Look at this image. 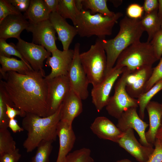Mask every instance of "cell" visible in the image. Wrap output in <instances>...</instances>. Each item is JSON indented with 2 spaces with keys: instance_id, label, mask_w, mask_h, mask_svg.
I'll return each mask as SVG.
<instances>
[{
  "instance_id": "7dc6e473",
  "label": "cell",
  "mask_w": 162,
  "mask_h": 162,
  "mask_svg": "<svg viewBox=\"0 0 162 162\" xmlns=\"http://www.w3.org/2000/svg\"><path fill=\"white\" fill-rule=\"evenodd\" d=\"M114 6L117 7L119 5L122 3V1L121 0H112L110 1Z\"/></svg>"
},
{
  "instance_id": "9a60e30c",
  "label": "cell",
  "mask_w": 162,
  "mask_h": 162,
  "mask_svg": "<svg viewBox=\"0 0 162 162\" xmlns=\"http://www.w3.org/2000/svg\"><path fill=\"white\" fill-rule=\"evenodd\" d=\"M117 143L139 162H146L154 149L152 146H144L139 142L131 128L124 132Z\"/></svg>"
},
{
  "instance_id": "277c9868",
  "label": "cell",
  "mask_w": 162,
  "mask_h": 162,
  "mask_svg": "<svg viewBox=\"0 0 162 162\" xmlns=\"http://www.w3.org/2000/svg\"><path fill=\"white\" fill-rule=\"evenodd\" d=\"M122 16V13L119 12L113 17L98 13L92 14L89 10L83 9L79 12L75 27L81 37L95 35L99 39H105L106 36L112 34L113 26Z\"/></svg>"
},
{
  "instance_id": "f35d334b",
  "label": "cell",
  "mask_w": 162,
  "mask_h": 162,
  "mask_svg": "<svg viewBox=\"0 0 162 162\" xmlns=\"http://www.w3.org/2000/svg\"><path fill=\"white\" fill-rule=\"evenodd\" d=\"M154 150L146 162H162V144L156 139Z\"/></svg>"
},
{
  "instance_id": "2e32d148",
  "label": "cell",
  "mask_w": 162,
  "mask_h": 162,
  "mask_svg": "<svg viewBox=\"0 0 162 162\" xmlns=\"http://www.w3.org/2000/svg\"><path fill=\"white\" fill-rule=\"evenodd\" d=\"M152 66H145L132 71L126 80V89L132 98L137 99L144 93L152 72Z\"/></svg>"
},
{
  "instance_id": "7a4b0ae2",
  "label": "cell",
  "mask_w": 162,
  "mask_h": 162,
  "mask_svg": "<svg viewBox=\"0 0 162 162\" xmlns=\"http://www.w3.org/2000/svg\"><path fill=\"white\" fill-rule=\"evenodd\" d=\"M62 105V104H61ZM61 105L53 114L45 117L27 113L22 121V127L27 132L23 146L27 152H32L43 140L55 141L60 121Z\"/></svg>"
},
{
  "instance_id": "ee69618b",
  "label": "cell",
  "mask_w": 162,
  "mask_h": 162,
  "mask_svg": "<svg viewBox=\"0 0 162 162\" xmlns=\"http://www.w3.org/2000/svg\"><path fill=\"white\" fill-rule=\"evenodd\" d=\"M9 128L14 133L20 132L24 131L22 127H21L18 124L17 121L15 118L10 119L8 124Z\"/></svg>"
},
{
  "instance_id": "3957f363",
  "label": "cell",
  "mask_w": 162,
  "mask_h": 162,
  "mask_svg": "<svg viewBox=\"0 0 162 162\" xmlns=\"http://www.w3.org/2000/svg\"><path fill=\"white\" fill-rule=\"evenodd\" d=\"M119 30L113 39H98L106 52L107 73L114 66L121 53L130 46L140 41L144 32L140 20L133 19L125 16L119 23Z\"/></svg>"
},
{
  "instance_id": "7402d4cb",
  "label": "cell",
  "mask_w": 162,
  "mask_h": 162,
  "mask_svg": "<svg viewBox=\"0 0 162 162\" xmlns=\"http://www.w3.org/2000/svg\"><path fill=\"white\" fill-rule=\"evenodd\" d=\"M146 109L149 117V128L145 133L147 142L154 145L157 132L161 125L162 109L161 104L155 101H150L147 104Z\"/></svg>"
},
{
  "instance_id": "1f68e13d",
  "label": "cell",
  "mask_w": 162,
  "mask_h": 162,
  "mask_svg": "<svg viewBox=\"0 0 162 162\" xmlns=\"http://www.w3.org/2000/svg\"><path fill=\"white\" fill-rule=\"evenodd\" d=\"M0 55L9 58L11 57V56L17 57L24 62L31 69L33 70L17 50L16 46L12 43L8 44L6 40L2 38H0Z\"/></svg>"
},
{
  "instance_id": "ab89813d",
  "label": "cell",
  "mask_w": 162,
  "mask_h": 162,
  "mask_svg": "<svg viewBox=\"0 0 162 162\" xmlns=\"http://www.w3.org/2000/svg\"><path fill=\"white\" fill-rule=\"evenodd\" d=\"M145 15L158 10V2L157 0H145L143 6Z\"/></svg>"
},
{
  "instance_id": "60d3db41",
  "label": "cell",
  "mask_w": 162,
  "mask_h": 162,
  "mask_svg": "<svg viewBox=\"0 0 162 162\" xmlns=\"http://www.w3.org/2000/svg\"><path fill=\"white\" fill-rule=\"evenodd\" d=\"M20 12H26L28 9L30 0H8Z\"/></svg>"
},
{
  "instance_id": "e0dca14e",
  "label": "cell",
  "mask_w": 162,
  "mask_h": 162,
  "mask_svg": "<svg viewBox=\"0 0 162 162\" xmlns=\"http://www.w3.org/2000/svg\"><path fill=\"white\" fill-rule=\"evenodd\" d=\"M92 132L101 139L118 143L124 135L122 132L111 121L104 116L96 118L91 124Z\"/></svg>"
},
{
  "instance_id": "74e56055",
  "label": "cell",
  "mask_w": 162,
  "mask_h": 162,
  "mask_svg": "<svg viewBox=\"0 0 162 162\" xmlns=\"http://www.w3.org/2000/svg\"><path fill=\"white\" fill-rule=\"evenodd\" d=\"M21 157L19 150H15L0 155V162H18Z\"/></svg>"
},
{
  "instance_id": "d4e9b609",
  "label": "cell",
  "mask_w": 162,
  "mask_h": 162,
  "mask_svg": "<svg viewBox=\"0 0 162 162\" xmlns=\"http://www.w3.org/2000/svg\"><path fill=\"white\" fill-rule=\"evenodd\" d=\"M158 10L145 16L140 20L144 31L148 34L147 42H150L156 34L161 29L162 22L158 15Z\"/></svg>"
},
{
  "instance_id": "8992f818",
  "label": "cell",
  "mask_w": 162,
  "mask_h": 162,
  "mask_svg": "<svg viewBox=\"0 0 162 162\" xmlns=\"http://www.w3.org/2000/svg\"><path fill=\"white\" fill-rule=\"evenodd\" d=\"M80 59L89 83L93 87L100 83L107 73L105 52L98 38L87 51L80 53Z\"/></svg>"
},
{
  "instance_id": "ba28073f",
  "label": "cell",
  "mask_w": 162,
  "mask_h": 162,
  "mask_svg": "<svg viewBox=\"0 0 162 162\" xmlns=\"http://www.w3.org/2000/svg\"><path fill=\"white\" fill-rule=\"evenodd\" d=\"M80 44H75L72 62L68 72L70 89L74 92L82 100L86 99L89 95L88 87L89 82L80 59Z\"/></svg>"
},
{
  "instance_id": "4dcf8cb0",
  "label": "cell",
  "mask_w": 162,
  "mask_h": 162,
  "mask_svg": "<svg viewBox=\"0 0 162 162\" xmlns=\"http://www.w3.org/2000/svg\"><path fill=\"white\" fill-rule=\"evenodd\" d=\"M16 148V142L8 129H0V155Z\"/></svg>"
},
{
  "instance_id": "d6986e66",
  "label": "cell",
  "mask_w": 162,
  "mask_h": 162,
  "mask_svg": "<svg viewBox=\"0 0 162 162\" xmlns=\"http://www.w3.org/2000/svg\"><path fill=\"white\" fill-rule=\"evenodd\" d=\"M23 15H11L8 16L0 22V38L5 40L10 38L18 39L22 32L29 24Z\"/></svg>"
},
{
  "instance_id": "bcb514c9",
  "label": "cell",
  "mask_w": 162,
  "mask_h": 162,
  "mask_svg": "<svg viewBox=\"0 0 162 162\" xmlns=\"http://www.w3.org/2000/svg\"><path fill=\"white\" fill-rule=\"evenodd\" d=\"M157 139L162 144V124L159 128L156 136Z\"/></svg>"
},
{
  "instance_id": "8d00e7d4",
  "label": "cell",
  "mask_w": 162,
  "mask_h": 162,
  "mask_svg": "<svg viewBox=\"0 0 162 162\" xmlns=\"http://www.w3.org/2000/svg\"><path fill=\"white\" fill-rule=\"evenodd\" d=\"M143 11V6L136 3H133L128 7L126 13L128 17L130 19L139 20L142 17Z\"/></svg>"
},
{
  "instance_id": "cb8c5ba5",
  "label": "cell",
  "mask_w": 162,
  "mask_h": 162,
  "mask_svg": "<svg viewBox=\"0 0 162 162\" xmlns=\"http://www.w3.org/2000/svg\"><path fill=\"white\" fill-rule=\"evenodd\" d=\"M0 76L4 75L8 71H13L20 74H25L31 69L22 60L14 57H7L0 55Z\"/></svg>"
},
{
  "instance_id": "d590c367",
  "label": "cell",
  "mask_w": 162,
  "mask_h": 162,
  "mask_svg": "<svg viewBox=\"0 0 162 162\" xmlns=\"http://www.w3.org/2000/svg\"><path fill=\"white\" fill-rule=\"evenodd\" d=\"M152 46L157 58L160 59L162 56V29L158 31L150 42Z\"/></svg>"
},
{
  "instance_id": "f907efd6",
  "label": "cell",
  "mask_w": 162,
  "mask_h": 162,
  "mask_svg": "<svg viewBox=\"0 0 162 162\" xmlns=\"http://www.w3.org/2000/svg\"><path fill=\"white\" fill-rule=\"evenodd\" d=\"M161 29H162V22L161 23Z\"/></svg>"
},
{
  "instance_id": "484cf974",
  "label": "cell",
  "mask_w": 162,
  "mask_h": 162,
  "mask_svg": "<svg viewBox=\"0 0 162 162\" xmlns=\"http://www.w3.org/2000/svg\"><path fill=\"white\" fill-rule=\"evenodd\" d=\"M57 12L65 19L71 20L74 26L79 11L75 0H59Z\"/></svg>"
},
{
  "instance_id": "f6af8a7d",
  "label": "cell",
  "mask_w": 162,
  "mask_h": 162,
  "mask_svg": "<svg viewBox=\"0 0 162 162\" xmlns=\"http://www.w3.org/2000/svg\"><path fill=\"white\" fill-rule=\"evenodd\" d=\"M158 7V15L160 20L162 22V0H159Z\"/></svg>"
},
{
  "instance_id": "ac0fdd59",
  "label": "cell",
  "mask_w": 162,
  "mask_h": 162,
  "mask_svg": "<svg viewBox=\"0 0 162 162\" xmlns=\"http://www.w3.org/2000/svg\"><path fill=\"white\" fill-rule=\"evenodd\" d=\"M49 20L57 33L63 50H68L74 38L78 34L76 28L70 25L57 12L50 13Z\"/></svg>"
},
{
  "instance_id": "681fc988",
  "label": "cell",
  "mask_w": 162,
  "mask_h": 162,
  "mask_svg": "<svg viewBox=\"0 0 162 162\" xmlns=\"http://www.w3.org/2000/svg\"><path fill=\"white\" fill-rule=\"evenodd\" d=\"M161 108L162 109V102L161 103ZM162 124V119H161V124Z\"/></svg>"
},
{
  "instance_id": "ffe728a7",
  "label": "cell",
  "mask_w": 162,
  "mask_h": 162,
  "mask_svg": "<svg viewBox=\"0 0 162 162\" xmlns=\"http://www.w3.org/2000/svg\"><path fill=\"white\" fill-rule=\"evenodd\" d=\"M57 135L59 140V148L56 162H62L73 148L76 136L72 125L62 121L58 123Z\"/></svg>"
},
{
  "instance_id": "30bf717a",
  "label": "cell",
  "mask_w": 162,
  "mask_h": 162,
  "mask_svg": "<svg viewBox=\"0 0 162 162\" xmlns=\"http://www.w3.org/2000/svg\"><path fill=\"white\" fill-rule=\"evenodd\" d=\"M28 22L26 30L32 33V43L43 46L51 53L58 49L56 32L49 19L37 23Z\"/></svg>"
},
{
  "instance_id": "c3c4849f",
  "label": "cell",
  "mask_w": 162,
  "mask_h": 162,
  "mask_svg": "<svg viewBox=\"0 0 162 162\" xmlns=\"http://www.w3.org/2000/svg\"><path fill=\"white\" fill-rule=\"evenodd\" d=\"M116 162H132L130 160L127 159H124L117 160Z\"/></svg>"
},
{
  "instance_id": "836d02e7",
  "label": "cell",
  "mask_w": 162,
  "mask_h": 162,
  "mask_svg": "<svg viewBox=\"0 0 162 162\" xmlns=\"http://www.w3.org/2000/svg\"><path fill=\"white\" fill-rule=\"evenodd\" d=\"M21 14L8 0H0V22L8 16Z\"/></svg>"
},
{
  "instance_id": "5bb4252c",
  "label": "cell",
  "mask_w": 162,
  "mask_h": 162,
  "mask_svg": "<svg viewBox=\"0 0 162 162\" xmlns=\"http://www.w3.org/2000/svg\"><path fill=\"white\" fill-rule=\"evenodd\" d=\"M74 50L61 51L57 49L51 53V56L46 59V63L51 68V73L46 76V79L62 75L67 76L74 57Z\"/></svg>"
},
{
  "instance_id": "6da1fadb",
  "label": "cell",
  "mask_w": 162,
  "mask_h": 162,
  "mask_svg": "<svg viewBox=\"0 0 162 162\" xmlns=\"http://www.w3.org/2000/svg\"><path fill=\"white\" fill-rule=\"evenodd\" d=\"M0 87L12 106L26 113L49 116L48 86L45 72L32 70L24 74L8 71L0 76Z\"/></svg>"
},
{
  "instance_id": "7c38bea8",
  "label": "cell",
  "mask_w": 162,
  "mask_h": 162,
  "mask_svg": "<svg viewBox=\"0 0 162 162\" xmlns=\"http://www.w3.org/2000/svg\"><path fill=\"white\" fill-rule=\"evenodd\" d=\"M18 39L16 47L24 58L35 71L45 72L44 62L51 53L43 46L26 42L20 38Z\"/></svg>"
},
{
  "instance_id": "83f0119b",
  "label": "cell",
  "mask_w": 162,
  "mask_h": 162,
  "mask_svg": "<svg viewBox=\"0 0 162 162\" xmlns=\"http://www.w3.org/2000/svg\"><path fill=\"white\" fill-rule=\"evenodd\" d=\"M106 0H82L83 8L92 12L109 17L114 16L116 13L110 10L107 5Z\"/></svg>"
},
{
  "instance_id": "52a82bcc",
  "label": "cell",
  "mask_w": 162,
  "mask_h": 162,
  "mask_svg": "<svg viewBox=\"0 0 162 162\" xmlns=\"http://www.w3.org/2000/svg\"><path fill=\"white\" fill-rule=\"evenodd\" d=\"M131 72L127 68L116 82L113 95L110 97L106 109L108 114L117 119L126 110L138 107L137 99L131 97L126 89V80Z\"/></svg>"
},
{
  "instance_id": "f1b7e54d",
  "label": "cell",
  "mask_w": 162,
  "mask_h": 162,
  "mask_svg": "<svg viewBox=\"0 0 162 162\" xmlns=\"http://www.w3.org/2000/svg\"><path fill=\"white\" fill-rule=\"evenodd\" d=\"M53 142L43 140L38 146L31 162H50L49 157L52 149Z\"/></svg>"
},
{
  "instance_id": "816d5d0a",
  "label": "cell",
  "mask_w": 162,
  "mask_h": 162,
  "mask_svg": "<svg viewBox=\"0 0 162 162\" xmlns=\"http://www.w3.org/2000/svg\"><path fill=\"white\" fill-rule=\"evenodd\" d=\"M31 162V161H30V162Z\"/></svg>"
},
{
  "instance_id": "d6a6232c",
  "label": "cell",
  "mask_w": 162,
  "mask_h": 162,
  "mask_svg": "<svg viewBox=\"0 0 162 162\" xmlns=\"http://www.w3.org/2000/svg\"><path fill=\"white\" fill-rule=\"evenodd\" d=\"M7 104L11 107L9 99L0 87V129H6L8 127L10 119L6 113Z\"/></svg>"
},
{
  "instance_id": "9c48e42d",
  "label": "cell",
  "mask_w": 162,
  "mask_h": 162,
  "mask_svg": "<svg viewBox=\"0 0 162 162\" xmlns=\"http://www.w3.org/2000/svg\"><path fill=\"white\" fill-rule=\"evenodd\" d=\"M124 70V68L114 66L107 73L100 83L93 87L91 93L92 101L98 112L107 105L112 88Z\"/></svg>"
},
{
  "instance_id": "8fae6325",
  "label": "cell",
  "mask_w": 162,
  "mask_h": 162,
  "mask_svg": "<svg viewBox=\"0 0 162 162\" xmlns=\"http://www.w3.org/2000/svg\"><path fill=\"white\" fill-rule=\"evenodd\" d=\"M46 79L48 86L50 116L54 113L59 109L70 90V86L67 76L62 75Z\"/></svg>"
},
{
  "instance_id": "e575fe53",
  "label": "cell",
  "mask_w": 162,
  "mask_h": 162,
  "mask_svg": "<svg viewBox=\"0 0 162 162\" xmlns=\"http://www.w3.org/2000/svg\"><path fill=\"white\" fill-rule=\"evenodd\" d=\"M162 79V57L158 64L153 68L152 75L146 86L144 93L148 90L156 82Z\"/></svg>"
},
{
  "instance_id": "f546056e",
  "label": "cell",
  "mask_w": 162,
  "mask_h": 162,
  "mask_svg": "<svg viewBox=\"0 0 162 162\" xmlns=\"http://www.w3.org/2000/svg\"><path fill=\"white\" fill-rule=\"evenodd\" d=\"M90 149L83 148L70 153L62 162H94Z\"/></svg>"
},
{
  "instance_id": "4fadbf2b",
  "label": "cell",
  "mask_w": 162,
  "mask_h": 162,
  "mask_svg": "<svg viewBox=\"0 0 162 162\" xmlns=\"http://www.w3.org/2000/svg\"><path fill=\"white\" fill-rule=\"evenodd\" d=\"M136 107L130 108L124 111L118 119L117 127L123 132L129 129H134L140 137V142L142 145L153 147L145 137V130L149 124L141 119L137 112Z\"/></svg>"
},
{
  "instance_id": "b9f144b4",
  "label": "cell",
  "mask_w": 162,
  "mask_h": 162,
  "mask_svg": "<svg viewBox=\"0 0 162 162\" xmlns=\"http://www.w3.org/2000/svg\"><path fill=\"white\" fill-rule=\"evenodd\" d=\"M6 113L9 119L14 118L17 116H19L21 117H24L26 113L23 112L21 110L11 107L7 104Z\"/></svg>"
},
{
  "instance_id": "4316f807",
  "label": "cell",
  "mask_w": 162,
  "mask_h": 162,
  "mask_svg": "<svg viewBox=\"0 0 162 162\" xmlns=\"http://www.w3.org/2000/svg\"><path fill=\"white\" fill-rule=\"evenodd\" d=\"M162 90V79L156 82L151 88L143 93L137 99L139 107V116L143 120L145 111L148 103L153 97Z\"/></svg>"
},
{
  "instance_id": "5b68a950",
  "label": "cell",
  "mask_w": 162,
  "mask_h": 162,
  "mask_svg": "<svg viewBox=\"0 0 162 162\" xmlns=\"http://www.w3.org/2000/svg\"><path fill=\"white\" fill-rule=\"evenodd\" d=\"M158 60L150 43L140 41L124 50L118 56L114 66L125 67L132 72L141 67L152 66Z\"/></svg>"
},
{
  "instance_id": "44dd1931",
  "label": "cell",
  "mask_w": 162,
  "mask_h": 162,
  "mask_svg": "<svg viewBox=\"0 0 162 162\" xmlns=\"http://www.w3.org/2000/svg\"><path fill=\"white\" fill-rule=\"evenodd\" d=\"M81 99L70 89L61 105L60 121L66 122L72 125L74 119L82 112Z\"/></svg>"
},
{
  "instance_id": "603a6c76",
  "label": "cell",
  "mask_w": 162,
  "mask_h": 162,
  "mask_svg": "<svg viewBox=\"0 0 162 162\" xmlns=\"http://www.w3.org/2000/svg\"><path fill=\"white\" fill-rule=\"evenodd\" d=\"M50 14L43 0H30L29 7L23 16L28 21L37 23L48 20Z\"/></svg>"
},
{
  "instance_id": "7bdbcfd3",
  "label": "cell",
  "mask_w": 162,
  "mask_h": 162,
  "mask_svg": "<svg viewBox=\"0 0 162 162\" xmlns=\"http://www.w3.org/2000/svg\"><path fill=\"white\" fill-rule=\"evenodd\" d=\"M50 13L57 12L59 0H43Z\"/></svg>"
}]
</instances>
